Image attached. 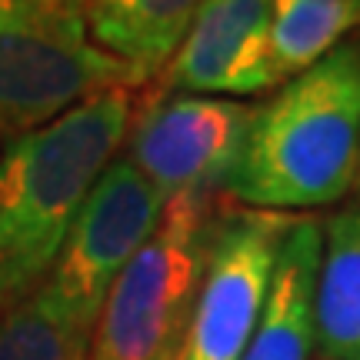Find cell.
<instances>
[{"label": "cell", "instance_id": "obj_1", "mask_svg": "<svg viewBox=\"0 0 360 360\" xmlns=\"http://www.w3.org/2000/svg\"><path fill=\"white\" fill-rule=\"evenodd\" d=\"M134 87L101 90L0 154V307L47 281L80 207L117 160Z\"/></svg>", "mask_w": 360, "mask_h": 360}, {"label": "cell", "instance_id": "obj_2", "mask_svg": "<svg viewBox=\"0 0 360 360\" xmlns=\"http://www.w3.org/2000/svg\"><path fill=\"white\" fill-rule=\"evenodd\" d=\"M360 170V40H344L254 110L227 193L250 210L340 200Z\"/></svg>", "mask_w": 360, "mask_h": 360}, {"label": "cell", "instance_id": "obj_3", "mask_svg": "<svg viewBox=\"0 0 360 360\" xmlns=\"http://www.w3.org/2000/svg\"><path fill=\"white\" fill-rule=\"evenodd\" d=\"M110 87H141L90 40L74 0H0V137H20Z\"/></svg>", "mask_w": 360, "mask_h": 360}, {"label": "cell", "instance_id": "obj_4", "mask_svg": "<svg viewBox=\"0 0 360 360\" xmlns=\"http://www.w3.org/2000/svg\"><path fill=\"white\" fill-rule=\"evenodd\" d=\"M210 197H177L103 300L87 360H180L207 264Z\"/></svg>", "mask_w": 360, "mask_h": 360}, {"label": "cell", "instance_id": "obj_5", "mask_svg": "<svg viewBox=\"0 0 360 360\" xmlns=\"http://www.w3.org/2000/svg\"><path fill=\"white\" fill-rule=\"evenodd\" d=\"M164 210V193L127 157H117L94 184L47 281L40 283L80 330L94 334L110 287L157 233Z\"/></svg>", "mask_w": 360, "mask_h": 360}, {"label": "cell", "instance_id": "obj_6", "mask_svg": "<svg viewBox=\"0 0 360 360\" xmlns=\"http://www.w3.org/2000/svg\"><path fill=\"white\" fill-rule=\"evenodd\" d=\"M254 110L233 97L160 94L143 110H134L127 160L167 204L177 197H214V191H227Z\"/></svg>", "mask_w": 360, "mask_h": 360}, {"label": "cell", "instance_id": "obj_7", "mask_svg": "<svg viewBox=\"0 0 360 360\" xmlns=\"http://www.w3.org/2000/svg\"><path fill=\"white\" fill-rule=\"evenodd\" d=\"M294 214L231 210L210 231L180 360H240L267 304L277 250Z\"/></svg>", "mask_w": 360, "mask_h": 360}, {"label": "cell", "instance_id": "obj_8", "mask_svg": "<svg viewBox=\"0 0 360 360\" xmlns=\"http://www.w3.org/2000/svg\"><path fill=\"white\" fill-rule=\"evenodd\" d=\"M270 0H207L184 44L160 70V94L250 97L281 84L274 70Z\"/></svg>", "mask_w": 360, "mask_h": 360}, {"label": "cell", "instance_id": "obj_9", "mask_svg": "<svg viewBox=\"0 0 360 360\" xmlns=\"http://www.w3.org/2000/svg\"><path fill=\"white\" fill-rule=\"evenodd\" d=\"M323 231L314 217H294L277 250L267 304L240 360H310L317 347L314 290Z\"/></svg>", "mask_w": 360, "mask_h": 360}, {"label": "cell", "instance_id": "obj_10", "mask_svg": "<svg viewBox=\"0 0 360 360\" xmlns=\"http://www.w3.org/2000/svg\"><path fill=\"white\" fill-rule=\"evenodd\" d=\"M204 7L207 0H87L84 20L90 40L143 84L160 77Z\"/></svg>", "mask_w": 360, "mask_h": 360}, {"label": "cell", "instance_id": "obj_11", "mask_svg": "<svg viewBox=\"0 0 360 360\" xmlns=\"http://www.w3.org/2000/svg\"><path fill=\"white\" fill-rule=\"evenodd\" d=\"M314 330L327 360H360V210L337 214L323 227Z\"/></svg>", "mask_w": 360, "mask_h": 360}, {"label": "cell", "instance_id": "obj_12", "mask_svg": "<svg viewBox=\"0 0 360 360\" xmlns=\"http://www.w3.org/2000/svg\"><path fill=\"white\" fill-rule=\"evenodd\" d=\"M274 70L290 80L340 47L360 27V0H270Z\"/></svg>", "mask_w": 360, "mask_h": 360}, {"label": "cell", "instance_id": "obj_13", "mask_svg": "<svg viewBox=\"0 0 360 360\" xmlns=\"http://www.w3.org/2000/svg\"><path fill=\"white\" fill-rule=\"evenodd\" d=\"M87 347L90 334L44 287L0 307V360H87Z\"/></svg>", "mask_w": 360, "mask_h": 360}, {"label": "cell", "instance_id": "obj_14", "mask_svg": "<svg viewBox=\"0 0 360 360\" xmlns=\"http://www.w3.org/2000/svg\"><path fill=\"white\" fill-rule=\"evenodd\" d=\"M74 4H77V7H84V4H87V0H74Z\"/></svg>", "mask_w": 360, "mask_h": 360}, {"label": "cell", "instance_id": "obj_15", "mask_svg": "<svg viewBox=\"0 0 360 360\" xmlns=\"http://www.w3.org/2000/svg\"><path fill=\"white\" fill-rule=\"evenodd\" d=\"M357 184H360V170H357Z\"/></svg>", "mask_w": 360, "mask_h": 360}]
</instances>
